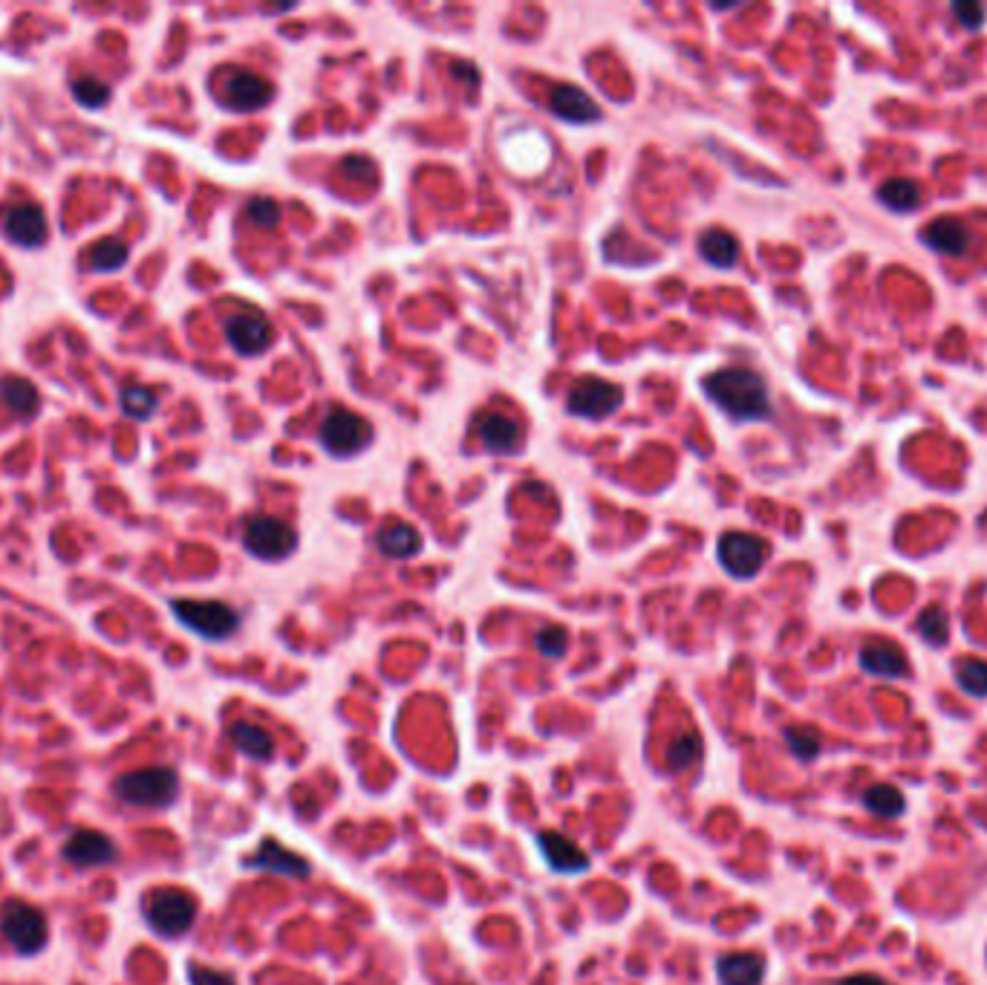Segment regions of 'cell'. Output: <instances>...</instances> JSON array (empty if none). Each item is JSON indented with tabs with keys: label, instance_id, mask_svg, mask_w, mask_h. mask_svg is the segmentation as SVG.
I'll return each instance as SVG.
<instances>
[{
	"label": "cell",
	"instance_id": "1",
	"mask_svg": "<svg viewBox=\"0 0 987 985\" xmlns=\"http://www.w3.org/2000/svg\"><path fill=\"white\" fill-rule=\"evenodd\" d=\"M491 151L497 157L499 168L520 183L546 180L557 157L552 136L520 113L497 119V125L491 131Z\"/></svg>",
	"mask_w": 987,
	"mask_h": 985
},
{
	"label": "cell",
	"instance_id": "2",
	"mask_svg": "<svg viewBox=\"0 0 987 985\" xmlns=\"http://www.w3.org/2000/svg\"><path fill=\"white\" fill-rule=\"evenodd\" d=\"M705 393L733 419H765L772 414L768 384L748 368L716 370L705 379Z\"/></svg>",
	"mask_w": 987,
	"mask_h": 985
},
{
	"label": "cell",
	"instance_id": "3",
	"mask_svg": "<svg viewBox=\"0 0 987 985\" xmlns=\"http://www.w3.org/2000/svg\"><path fill=\"white\" fill-rule=\"evenodd\" d=\"M113 792L127 807H141V810H162L171 807L180 795V777L174 768L168 766H148L125 772L116 777Z\"/></svg>",
	"mask_w": 987,
	"mask_h": 985
},
{
	"label": "cell",
	"instance_id": "4",
	"mask_svg": "<svg viewBox=\"0 0 987 985\" xmlns=\"http://www.w3.org/2000/svg\"><path fill=\"white\" fill-rule=\"evenodd\" d=\"M141 910H145L148 925L168 939L188 934L194 927V919H197V902L183 887H153L145 896Z\"/></svg>",
	"mask_w": 987,
	"mask_h": 985
},
{
	"label": "cell",
	"instance_id": "5",
	"mask_svg": "<svg viewBox=\"0 0 987 985\" xmlns=\"http://www.w3.org/2000/svg\"><path fill=\"white\" fill-rule=\"evenodd\" d=\"M171 613L180 625L208 642H223L240 627L237 610L223 602H202V599H171Z\"/></svg>",
	"mask_w": 987,
	"mask_h": 985
},
{
	"label": "cell",
	"instance_id": "6",
	"mask_svg": "<svg viewBox=\"0 0 987 985\" xmlns=\"http://www.w3.org/2000/svg\"><path fill=\"white\" fill-rule=\"evenodd\" d=\"M0 934L21 957H35L47 945V916L24 899L0 904Z\"/></svg>",
	"mask_w": 987,
	"mask_h": 985
},
{
	"label": "cell",
	"instance_id": "7",
	"mask_svg": "<svg viewBox=\"0 0 987 985\" xmlns=\"http://www.w3.org/2000/svg\"><path fill=\"white\" fill-rule=\"evenodd\" d=\"M373 443V426L347 408L330 410L321 422V445L335 457H353Z\"/></svg>",
	"mask_w": 987,
	"mask_h": 985
},
{
	"label": "cell",
	"instance_id": "8",
	"mask_svg": "<svg viewBox=\"0 0 987 985\" xmlns=\"http://www.w3.org/2000/svg\"><path fill=\"white\" fill-rule=\"evenodd\" d=\"M243 546L260 561H283L298 546V532L281 518H251L243 532Z\"/></svg>",
	"mask_w": 987,
	"mask_h": 985
},
{
	"label": "cell",
	"instance_id": "9",
	"mask_svg": "<svg viewBox=\"0 0 987 985\" xmlns=\"http://www.w3.org/2000/svg\"><path fill=\"white\" fill-rule=\"evenodd\" d=\"M569 414L587 419H604L624 405L621 384L604 379H581L569 393Z\"/></svg>",
	"mask_w": 987,
	"mask_h": 985
},
{
	"label": "cell",
	"instance_id": "10",
	"mask_svg": "<svg viewBox=\"0 0 987 985\" xmlns=\"http://www.w3.org/2000/svg\"><path fill=\"white\" fill-rule=\"evenodd\" d=\"M768 546L763 538L748 532H728L719 541V561L733 578H754L765 564Z\"/></svg>",
	"mask_w": 987,
	"mask_h": 985
},
{
	"label": "cell",
	"instance_id": "11",
	"mask_svg": "<svg viewBox=\"0 0 987 985\" xmlns=\"http://www.w3.org/2000/svg\"><path fill=\"white\" fill-rule=\"evenodd\" d=\"M225 338L240 356H260L272 344V324L258 309H243L225 321Z\"/></svg>",
	"mask_w": 987,
	"mask_h": 985
},
{
	"label": "cell",
	"instance_id": "12",
	"mask_svg": "<svg viewBox=\"0 0 987 985\" xmlns=\"http://www.w3.org/2000/svg\"><path fill=\"white\" fill-rule=\"evenodd\" d=\"M61 855L73 867H101V864L119 859V847L113 844V838H108L99 829H78L66 838Z\"/></svg>",
	"mask_w": 987,
	"mask_h": 985
},
{
	"label": "cell",
	"instance_id": "13",
	"mask_svg": "<svg viewBox=\"0 0 987 985\" xmlns=\"http://www.w3.org/2000/svg\"><path fill=\"white\" fill-rule=\"evenodd\" d=\"M538 850L543 852V859L555 873H566V876H578L583 870L590 867V855L578 847V844L564 833L555 829H543L538 833Z\"/></svg>",
	"mask_w": 987,
	"mask_h": 985
},
{
	"label": "cell",
	"instance_id": "14",
	"mask_svg": "<svg viewBox=\"0 0 987 985\" xmlns=\"http://www.w3.org/2000/svg\"><path fill=\"white\" fill-rule=\"evenodd\" d=\"M272 99V84L266 82V78L255 76V73H246V70H234L229 73L223 84V101L225 108L240 110V113H251V110H260L263 104H269Z\"/></svg>",
	"mask_w": 987,
	"mask_h": 985
},
{
	"label": "cell",
	"instance_id": "15",
	"mask_svg": "<svg viewBox=\"0 0 987 985\" xmlns=\"http://www.w3.org/2000/svg\"><path fill=\"white\" fill-rule=\"evenodd\" d=\"M246 867L266 870V873H277V876H289V878H307L309 873H312V864H309L304 855L286 850V847L274 841V838H266V841H260L258 852L246 859Z\"/></svg>",
	"mask_w": 987,
	"mask_h": 985
},
{
	"label": "cell",
	"instance_id": "16",
	"mask_svg": "<svg viewBox=\"0 0 987 985\" xmlns=\"http://www.w3.org/2000/svg\"><path fill=\"white\" fill-rule=\"evenodd\" d=\"M3 232L21 249H38L47 241V214L38 206H15L3 218Z\"/></svg>",
	"mask_w": 987,
	"mask_h": 985
},
{
	"label": "cell",
	"instance_id": "17",
	"mask_svg": "<svg viewBox=\"0 0 987 985\" xmlns=\"http://www.w3.org/2000/svg\"><path fill=\"white\" fill-rule=\"evenodd\" d=\"M548 108L552 113L566 122H572V125H587V122H597L601 119V108L595 104L592 96L581 90V87H572V84H560L552 90V99H548Z\"/></svg>",
	"mask_w": 987,
	"mask_h": 985
},
{
	"label": "cell",
	"instance_id": "18",
	"mask_svg": "<svg viewBox=\"0 0 987 985\" xmlns=\"http://www.w3.org/2000/svg\"><path fill=\"white\" fill-rule=\"evenodd\" d=\"M861 668L872 677L898 679L906 677V653L892 642H869L861 648Z\"/></svg>",
	"mask_w": 987,
	"mask_h": 985
},
{
	"label": "cell",
	"instance_id": "19",
	"mask_svg": "<svg viewBox=\"0 0 987 985\" xmlns=\"http://www.w3.org/2000/svg\"><path fill=\"white\" fill-rule=\"evenodd\" d=\"M924 246H929L938 255H950L959 258L964 255V249L971 246V232L964 229V223H959L955 218H936L922 232Z\"/></svg>",
	"mask_w": 987,
	"mask_h": 985
},
{
	"label": "cell",
	"instance_id": "20",
	"mask_svg": "<svg viewBox=\"0 0 987 985\" xmlns=\"http://www.w3.org/2000/svg\"><path fill=\"white\" fill-rule=\"evenodd\" d=\"M716 977L723 985H763L765 960L760 953H725L716 962Z\"/></svg>",
	"mask_w": 987,
	"mask_h": 985
},
{
	"label": "cell",
	"instance_id": "21",
	"mask_svg": "<svg viewBox=\"0 0 987 985\" xmlns=\"http://www.w3.org/2000/svg\"><path fill=\"white\" fill-rule=\"evenodd\" d=\"M477 436L494 454H511L520 445V428H517L515 419L503 417V414H485V417H480Z\"/></svg>",
	"mask_w": 987,
	"mask_h": 985
},
{
	"label": "cell",
	"instance_id": "22",
	"mask_svg": "<svg viewBox=\"0 0 987 985\" xmlns=\"http://www.w3.org/2000/svg\"><path fill=\"white\" fill-rule=\"evenodd\" d=\"M0 396H3V402L9 405V410L21 419H33L35 414H38V408H41L38 387L24 377L3 379V384H0Z\"/></svg>",
	"mask_w": 987,
	"mask_h": 985
},
{
	"label": "cell",
	"instance_id": "23",
	"mask_svg": "<svg viewBox=\"0 0 987 985\" xmlns=\"http://www.w3.org/2000/svg\"><path fill=\"white\" fill-rule=\"evenodd\" d=\"M699 251H702V258H705L711 267L730 269L739 258V243L733 234L723 232V229H711V232L702 234Z\"/></svg>",
	"mask_w": 987,
	"mask_h": 985
},
{
	"label": "cell",
	"instance_id": "24",
	"mask_svg": "<svg viewBox=\"0 0 987 985\" xmlns=\"http://www.w3.org/2000/svg\"><path fill=\"white\" fill-rule=\"evenodd\" d=\"M229 735H232V743L240 749L243 754H249L251 760H269L274 752V737L266 731V728L255 726V723H234L229 728Z\"/></svg>",
	"mask_w": 987,
	"mask_h": 985
},
{
	"label": "cell",
	"instance_id": "25",
	"mask_svg": "<svg viewBox=\"0 0 987 985\" xmlns=\"http://www.w3.org/2000/svg\"><path fill=\"white\" fill-rule=\"evenodd\" d=\"M375 543H379V550H382L387 558H414L416 552L422 550V538H419V532H416L414 527H407V524L387 527L384 532H379Z\"/></svg>",
	"mask_w": 987,
	"mask_h": 985
},
{
	"label": "cell",
	"instance_id": "26",
	"mask_svg": "<svg viewBox=\"0 0 987 985\" xmlns=\"http://www.w3.org/2000/svg\"><path fill=\"white\" fill-rule=\"evenodd\" d=\"M863 807L878 818H898L906 810L904 792L892 784H875L863 792Z\"/></svg>",
	"mask_w": 987,
	"mask_h": 985
},
{
	"label": "cell",
	"instance_id": "27",
	"mask_svg": "<svg viewBox=\"0 0 987 985\" xmlns=\"http://www.w3.org/2000/svg\"><path fill=\"white\" fill-rule=\"evenodd\" d=\"M131 258V249L122 237H104L87 251V267L92 272H119Z\"/></svg>",
	"mask_w": 987,
	"mask_h": 985
},
{
	"label": "cell",
	"instance_id": "28",
	"mask_svg": "<svg viewBox=\"0 0 987 985\" xmlns=\"http://www.w3.org/2000/svg\"><path fill=\"white\" fill-rule=\"evenodd\" d=\"M878 200L892 211H913L918 202H922V192H918V185L913 180H887V183L878 188Z\"/></svg>",
	"mask_w": 987,
	"mask_h": 985
},
{
	"label": "cell",
	"instance_id": "29",
	"mask_svg": "<svg viewBox=\"0 0 987 985\" xmlns=\"http://www.w3.org/2000/svg\"><path fill=\"white\" fill-rule=\"evenodd\" d=\"M702 758V737L693 735V731H684L667 746V752H664V760H667V768L670 772H684L690 768L696 760Z\"/></svg>",
	"mask_w": 987,
	"mask_h": 985
},
{
	"label": "cell",
	"instance_id": "30",
	"mask_svg": "<svg viewBox=\"0 0 987 985\" xmlns=\"http://www.w3.org/2000/svg\"><path fill=\"white\" fill-rule=\"evenodd\" d=\"M159 408V396L145 384H125L122 387V410L133 419H150Z\"/></svg>",
	"mask_w": 987,
	"mask_h": 985
},
{
	"label": "cell",
	"instance_id": "31",
	"mask_svg": "<svg viewBox=\"0 0 987 985\" xmlns=\"http://www.w3.org/2000/svg\"><path fill=\"white\" fill-rule=\"evenodd\" d=\"M70 90H73V99L87 110L104 108V104L110 101V96H113L110 84L101 82V78H96V76L75 78V82L70 84Z\"/></svg>",
	"mask_w": 987,
	"mask_h": 985
},
{
	"label": "cell",
	"instance_id": "32",
	"mask_svg": "<svg viewBox=\"0 0 987 985\" xmlns=\"http://www.w3.org/2000/svg\"><path fill=\"white\" fill-rule=\"evenodd\" d=\"M955 682L971 697H987V662L964 660L955 668Z\"/></svg>",
	"mask_w": 987,
	"mask_h": 985
},
{
	"label": "cell",
	"instance_id": "33",
	"mask_svg": "<svg viewBox=\"0 0 987 985\" xmlns=\"http://www.w3.org/2000/svg\"><path fill=\"white\" fill-rule=\"evenodd\" d=\"M786 743H789V752L794 754L797 760H803V763H809V760L817 758L823 749L821 735L812 731V728H800V726L786 728Z\"/></svg>",
	"mask_w": 987,
	"mask_h": 985
},
{
	"label": "cell",
	"instance_id": "34",
	"mask_svg": "<svg viewBox=\"0 0 987 985\" xmlns=\"http://www.w3.org/2000/svg\"><path fill=\"white\" fill-rule=\"evenodd\" d=\"M918 633L927 644L933 648H941L947 642V633H950V625H947V613L941 607H927L918 616Z\"/></svg>",
	"mask_w": 987,
	"mask_h": 985
},
{
	"label": "cell",
	"instance_id": "35",
	"mask_svg": "<svg viewBox=\"0 0 987 985\" xmlns=\"http://www.w3.org/2000/svg\"><path fill=\"white\" fill-rule=\"evenodd\" d=\"M246 214H249L251 223L260 229H274L281 223V206H277L272 197H255V200H249Z\"/></svg>",
	"mask_w": 987,
	"mask_h": 985
},
{
	"label": "cell",
	"instance_id": "36",
	"mask_svg": "<svg viewBox=\"0 0 987 985\" xmlns=\"http://www.w3.org/2000/svg\"><path fill=\"white\" fill-rule=\"evenodd\" d=\"M566 642H569V639H566V630L564 627H555V625L543 627V630L534 636L538 651L543 653V656H548V660H560V656L566 653Z\"/></svg>",
	"mask_w": 987,
	"mask_h": 985
},
{
	"label": "cell",
	"instance_id": "37",
	"mask_svg": "<svg viewBox=\"0 0 987 985\" xmlns=\"http://www.w3.org/2000/svg\"><path fill=\"white\" fill-rule=\"evenodd\" d=\"M188 983L192 985H237L232 974L208 969V965H188Z\"/></svg>",
	"mask_w": 987,
	"mask_h": 985
},
{
	"label": "cell",
	"instance_id": "38",
	"mask_svg": "<svg viewBox=\"0 0 987 985\" xmlns=\"http://www.w3.org/2000/svg\"><path fill=\"white\" fill-rule=\"evenodd\" d=\"M953 15L959 17V24H962L964 29H971V33H976V29L985 24V9H982L979 3H953Z\"/></svg>",
	"mask_w": 987,
	"mask_h": 985
},
{
	"label": "cell",
	"instance_id": "39",
	"mask_svg": "<svg viewBox=\"0 0 987 985\" xmlns=\"http://www.w3.org/2000/svg\"><path fill=\"white\" fill-rule=\"evenodd\" d=\"M838 985H887V983L880 977H875V974H855V977L840 980Z\"/></svg>",
	"mask_w": 987,
	"mask_h": 985
}]
</instances>
